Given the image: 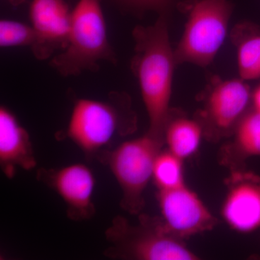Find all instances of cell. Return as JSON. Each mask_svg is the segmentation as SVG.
Listing matches in <instances>:
<instances>
[{"mask_svg":"<svg viewBox=\"0 0 260 260\" xmlns=\"http://www.w3.org/2000/svg\"><path fill=\"white\" fill-rule=\"evenodd\" d=\"M164 146V138L147 132L106 154V162L121 188L120 206L127 213L139 215L144 208V193L152 179L154 162Z\"/></svg>","mask_w":260,"mask_h":260,"instance_id":"6","label":"cell"},{"mask_svg":"<svg viewBox=\"0 0 260 260\" xmlns=\"http://www.w3.org/2000/svg\"><path fill=\"white\" fill-rule=\"evenodd\" d=\"M30 18L37 34L31 48L39 59L50 57L56 51L64 49L70 28V12L65 0H32Z\"/></svg>","mask_w":260,"mask_h":260,"instance_id":"11","label":"cell"},{"mask_svg":"<svg viewBox=\"0 0 260 260\" xmlns=\"http://www.w3.org/2000/svg\"><path fill=\"white\" fill-rule=\"evenodd\" d=\"M187 13L184 31L174 50L176 64L208 66L226 37L232 13L230 0H190L184 5Z\"/></svg>","mask_w":260,"mask_h":260,"instance_id":"5","label":"cell"},{"mask_svg":"<svg viewBox=\"0 0 260 260\" xmlns=\"http://www.w3.org/2000/svg\"><path fill=\"white\" fill-rule=\"evenodd\" d=\"M241 79L260 78V30L252 24H240L234 30Z\"/></svg>","mask_w":260,"mask_h":260,"instance_id":"15","label":"cell"},{"mask_svg":"<svg viewBox=\"0 0 260 260\" xmlns=\"http://www.w3.org/2000/svg\"><path fill=\"white\" fill-rule=\"evenodd\" d=\"M37 34L32 25L11 20L0 21V46L1 47H34Z\"/></svg>","mask_w":260,"mask_h":260,"instance_id":"17","label":"cell"},{"mask_svg":"<svg viewBox=\"0 0 260 260\" xmlns=\"http://www.w3.org/2000/svg\"><path fill=\"white\" fill-rule=\"evenodd\" d=\"M220 152L219 159L230 171L244 169L246 160L260 156V112L249 109Z\"/></svg>","mask_w":260,"mask_h":260,"instance_id":"13","label":"cell"},{"mask_svg":"<svg viewBox=\"0 0 260 260\" xmlns=\"http://www.w3.org/2000/svg\"><path fill=\"white\" fill-rule=\"evenodd\" d=\"M253 109L260 112V85L251 93Z\"/></svg>","mask_w":260,"mask_h":260,"instance_id":"19","label":"cell"},{"mask_svg":"<svg viewBox=\"0 0 260 260\" xmlns=\"http://www.w3.org/2000/svg\"><path fill=\"white\" fill-rule=\"evenodd\" d=\"M204 138L203 126L197 119L171 110L164 132L167 149L183 160L198 153Z\"/></svg>","mask_w":260,"mask_h":260,"instance_id":"14","label":"cell"},{"mask_svg":"<svg viewBox=\"0 0 260 260\" xmlns=\"http://www.w3.org/2000/svg\"><path fill=\"white\" fill-rule=\"evenodd\" d=\"M137 118L124 95L114 94L110 102L78 99L72 111L67 134L86 155L96 153L116 135L131 134Z\"/></svg>","mask_w":260,"mask_h":260,"instance_id":"4","label":"cell"},{"mask_svg":"<svg viewBox=\"0 0 260 260\" xmlns=\"http://www.w3.org/2000/svg\"><path fill=\"white\" fill-rule=\"evenodd\" d=\"M109 243L108 257L131 260H198L183 239L168 229L161 217L140 215L133 225L124 217L116 216L107 229Z\"/></svg>","mask_w":260,"mask_h":260,"instance_id":"2","label":"cell"},{"mask_svg":"<svg viewBox=\"0 0 260 260\" xmlns=\"http://www.w3.org/2000/svg\"><path fill=\"white\" fill-rule=\"evenodd\" d=\"M25 1V0H13V1H12V3L15 5H18L19 4H21V3H23V2Z\"/></svg>","mask_w":260,"mask_h":260,"instance_id":"20","label":"cell"},{"mask_svg":"<svg viewBox=\"0 0 260 260\" xmlns=\"http://www.w3.org/2000/svg\"><path fill=\"white\" fill-rule=\"evenodd\" d=\"M114 62L108 40L107 25L100 0H80L71 12L68 43L51 66L63 76L95 71L101 61Z\"/></svg>","mask_w":260,"mask_h":260,"instance_id":"3","label":"cell"},{"mask_svg":"<svg viewBox=\"0 0 260 260\" xmlns=\"http://www.w3.org/2000/svg\"><path fill=\"white\" fill-rule=\"evenodd\" d=\"M0 165L9 179L15 177L18 168L30 171L37 165L28 131L3 106L0 108Z\"/></svg>","mask_w":260,"mask_h":260,"instance_id":"12","label":"cell"},{"mask_svg":"<svg viewBox=\"0 0 260 260\" xmlns=\"http://www.w3.org/2000/svg\"><path fill=\"white\" fill-rule=\"evenodd\" d=\"M226 186L222 218L230 229L249 234L260 228V177L244 169L230 172Z\"/></svg>","mask_w":260,"mask_h":260,"instance_id":"9","label":"cell"},{"mask_svg":"<svg viewBox=\"0 0 260 260\" xmlns=\"http://www.w3.org/2000/svg\"><path fill=\"white\" fill-rule=\"evenodd\" d=\"M251 93L242 79L215 80L203 99L195 119L203 126L204 138L218 142L231 138L239 121L249 111Z\"/></svg>","mask_w":260,"mask_h":260,"instance_id":"7","label":"cell"},{"mask_svg":"<svg viewBox=\"0 0 260 260\" xmlns=\"http://www.w3.org/2000/svg\"><path fill=\"white\" fill-rule=\"evenodd\" d=\"M133 37L135 55L133 69L139 81L148 115V132L164 138V129L172 110L173 74L177 65L165 15H162L154 25L136 27Z\"/></svg>","mask_w":260,"mask_h":260,"instance_id":"1","label":"cell"},{"mask_svg":"<svg viewBox=\"0 0 260 260\" xmlns=\"http://www.w3.org/2000/svg\"><path fill=\"white\" fill-rule=\"evenodd\" d=\"M161 218L168 229L181 239L211 231L218 219L196 192L184 185L157 193Z\"/></svg>","mask_w":260,"mask_h":260,"instance_id":"8","label":"cell"},{"mask_svg":"<svg viewBox=\"0 0 260 260\" xmlns=\"http://www.w3.org/2000/svg\"><path fill=\"white\" fill-rule=\"evenodd\" d=\"M125 4L143 10H155L165 13L173 0H121Z\"/></svg>","mask_w":260,"mask_h":260,"instance_id":"18","label":"cell"},{"mask_svg":"<svg viewBox=\"0 0 260 260\" xmlns=\"http://www.w3.org/2000/svg\"><path fill=\"white\" fill-rule=\"evenodd\" d=\"M184 160L169 151L162 149L155 158L152 180L158 191L169 190L185 185Z\"/></svg>","mask_w":260,"mask_h":260,"instance_id":"16","label":"cell"},{"mask_svg":"<svg viewBox=\"0 0 260 260\" xmlns=\"http://www.w3.org/2000/svg\"><path fill=\"white\" fill-rule=\"evenodd\" d=\"M37 178L60 197L72 220H88L93 216L95 180L91 169L85 164H71L59 169H39Z\"/></svg>","mask_w":260,"mask_h":260,"instance_id":"10","label":"cell"},{"mask_svg":"<svg viewBox=\"0 0 260 260\" xmlns=\"http://www.w3.org/2000/svg\"><path fill=\"white\" fill-rule=\"evenodd\" d=\"M10 2H11L12 3V1H13V0H9Z\"/></svg>","mask_w":260,"mask_h":260,"instance_id":"21","label":"cell"}]
</instances>
